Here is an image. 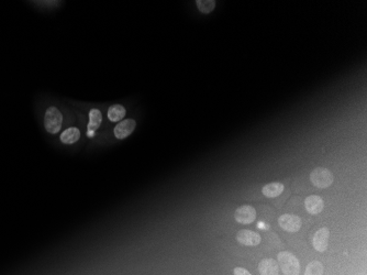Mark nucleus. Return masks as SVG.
Masks as SVG:
<instances>
[{"label": "nucleus", "instance_id": "nucleus-17", "mask_svg": "<svg viewBox=\"0 0 367 275\" xmlns=\"http://www.w3.org/2000/svg\"><path fill=\"white\" fill-rule=\"evenodd\" d=\"M234 275H251V273L244 268H235L233 271Z\"/></svg>", "mask_w": 367, "mask_h": 275}, {"label": "nucleus", "instance_id": "nucleus-1", "mask_svg": "<svg viewBox=\"0 0 367 275\" xmlns=\"http://www.w3.org/2000/svg\"><path fill=\"white\" fill-rule=\"evenodd\" d=\"M63 127V115L59 108L50 107L46 109L44 115V128L52 136L61 132Z\"/></svg>", "mask_w": 367, "mask_h": 275}, {"label": "nucleus", "instance_id": "nucleus-11", "mask_svg": "<svg viewBox=\"0 0 367 275\" xmlns=\"http://www.w3.org/2000/svg\"><path fill=\"white\" fill-rule=\"evenodd\" d=\"M80 139V130L76 127H70L61 133L60 140L61 142L66 145H71L76 143Z\"/></svg>", "mask_w": 367, "mask_h": 275}, {"label": "nucleus", "instance_id": "nucleus-9", "mask_svg": "<svg viewBox=\"0 0 367 275\" xmlns=\"http://www.w3.org/2000/svg\"><path fill=\"white\" fill-rule=\"evenodd\" d=\"M304 207L310 215H318L324 208V201L318 195H310L304 199Z\"/></svg>", "mask_w": 367, "mask_h": 275}, {"label": "nucleus", "instance_id": "nucleus-16", "mask_svg": "<svg viewBox=\"0 0 367 275\" xmlns=\"http://www.w3.org/2000/svg\"><path fill=\"white\" fill-rule=\"evenodd\" d=\"M323 271H324L323 264L320 261L313 260L308 264L303 275H322Z\"/></svg>", "mask_w": 367, "mask_h": 275}, {"label": "nucleus", "instance_id": "nucleus-15", "mask_svg": "<svg viewBox=\"0 0 367 275\" xmlns=\"http://www.w3.org/2000/svg\"><path fill=\"white\" fill-rule=\"evenodd\" d=\"M196 4L201 13L208 14L214 11L217 2L215 0H196Z\"/></svg>", "mask_w": 367, "mask_h": 275}, {"label": "nucleus", "instance_id": "nucleus-3", "mask_svg": "<svg viewBox=\"0 0 367 275\" xmlns=\"http://www.w3.org/2000/svg\"><path fill=\"white\" fill-rule=\"evenodd\" d=\"M310 181L317 188L323 189L330 187L333 184L334 176L330 170L319 167L312 170V172L310 173Z\"/></svg>", "mask_w": 367, "mask_h": 275}, {"label": "nucleus", "instance_id": "nucleus-7", "mask_svg": "<svg viewBox=\"0 0 367 275\" xmlns=\"http://www.w3.org/2000/svg\"><path fill=\"white\" fill-rule=\"evenodd\" d=\"M236 240L242 246L245 247H256L261 243L262 237L260 233L252 230L242 229L236 235Z\"/></svg>", "mask_w": 367, "mask_h": 275}, {"label": "nucleus", "instance_id": "nucleus-4", "mask_svg": "<svg viewBox=\"0 0 367 275\" xmlns=\"http://www.w3.org/2000/svg\"><path fill=\"white\" fill-rule=\"evenodd\" d=\"M234 219L241 225H250L256 219V210L251 205H243L235 210Z\"/></svg>", "mask_w": 367, "mask_h": 275}, {"label": "nucleus", "instance_id": "nucleus-8", "mask_svg": "<svg viewBox=\"0 0 367 275\" xmlns=\"http://www.w3.org/2000/svg\"><path fill=\"white\" fill-rule=\"evenodd\" d=\"M329 238H330V230L327 227L320 228V229L314 233L313 236V248L316 249L318 252H325L329 247Z\"/></svg>", "mask_w": 367, "mask_h": 275}, {"label": "nucleus", "instance_id": "nucleus-10", "mask_svg": "<svg viewBox=\"0 0 367 275\" xmlns=\"http://www.w3.org/2000/svg\"><path fill=\"white\" fill-rule=\"evenodd\" d=\"M261 275H279L278 263L274 259H263L258 264Z\"/></svg>", "mask_w": 367, "mask_h": 275}, {"label": "nucleus", "instance_id": "nucleus-6", "mask_svg": "<svg viewBox=\"0 0 367 275\" xmlns=\"http://www.w3.org/2000/svg\"><path fill=\"white\" fill-rule=\"evenodd\" d=\"M136 127L137 122L134 119H123L113 129V134L118 140H123L131 136L133 131L136 130Z\"/></svg>", "mask_w": 367, "mask_h": 275}, {"label": "nucleus", "instance_id": "nucleus-14", "mask_svg": "<svg viewBox=\"0 0 367 275\" xmlns=\"http://www.w3.org/2000/svg\"><path fill=\"white\" fill-rule=\"evenodd\" d=\"M102 123V112L100 109L98 108H92L89 111V124L88 128L89 130L92 132L99 129Z\"/></svg>", "mask_w": 367, "mask_h": 275}, {"label": "nucleus", "instance_id": "nucleus-13", "mask_svg": "<svg viewBox=\"0 0 367 275\" xmlns=\"http://www.w3.org/2000/svg\"><path fill=\"white\" fill-rule=\"evenodd\" d=\"M284 191V185L279 182H273V183L266 184L262 189V193L264 194L267 198H275L279 195H282Z\"/></svg>", "mask_w": 367, "mask_h": 275}, {"label": "nucleus", "instance_id": "nucleus-2", "mask_svg": "<svg viewBox=\"0 0 367 275\" xmlns=\"http://www.w3.org/2000/svg\"><path fill=\"white\" fill-rule=\"evenodd\" d=\"M278 267L282 269L284 275H299L300 273V263L293 253L282 251L278 253Z\"/></svg>", "mask_w": 367, "mask_h": 275}, {"label": "nucleus", "instance_id": "nucleus-5", "mask_svg": "<svg viewBox=\"0 0 367 275\" xmlns=\"http://www.w3.org/2000/svg\"><path fill=\"white\" fill-rule=\"evenodd\" d=\"M278 224L287 232H297L301 228V218L297 215L285 214L278 218Z\"/></svg>", "mask_w": 367, "mask_h": 275}, {"label": "nucleus", "instance_id": "nucleus-12", "mask_svg": "<svg viewBox=\"0 0 367 275\" xmlns=\"http://www.w3.org/2000/svg\"><path fill=\"white\" fill-rule=\"evenodd\" d=\"M126 113L127 110L125 106L120 105V103H115V105L110 106L108 109L107 116L111 122H120L126 117Z\"/></svg>", "mask_w": 367, "mask_h": 275}]
</instances>
